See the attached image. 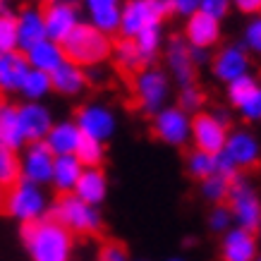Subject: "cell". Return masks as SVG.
Segmentation results:
<instances>
[{"label":"cell","instance_id":"cell-1","mask_svg":"<svg viewBox=\"0 0 261 261\" xmlns=\"http://www.w3.org/2000/svg\"><path fill=\"white\" fill-rule=\"evenodd\" d=\"M19 240L29 261H70L74 252V235L50 216L19 228Z\"/></svg>","mask_w":261,"mask_h":261},{"label":"cell","instance_id":"cell-2","mask_svg":"<svg viewBox=\"0 0 261 261\" xmlns=\"http://www.w3.org/2000/svg\"><path fill=\"white\" fill-rule=\"evenodd\" d=\"M60 46H63L67 63L77 65L82 70H91V67H101L111 60L113 39L94 29L91 24L82 22Z\"/></svg>","mask_w":261,"mask_h":261},{"label":"cell","instance_id":"cell-3","mask_svg":"<svg viewBox=\"0 0 261 261\" xmlns=\"http://www.w3.org/2000/svg\"><path fill=\"white\" fill-rule=\"evenodd\" d=\"M48 208H50V197H48L46 187L32 185L27 180L15 182L3 194V211L19 225H29V223L46 218Z\"/></svg>","mask_w":261,"mask_h":261},{"label":"cell","instance_id":"cell-4","mask_svg":"<svg viewBox=\"0 0 261 261\" xmlns=\"http://www.w3.org/2000/svg\"><path fill=\"white\" fill-rule=\"evenodd\" d=\"M48 216L60 223L70 235H98L103 230L101 208L84 204L74 194H60L56 201H50Z\"/></svg>","mask_w":261,"mask_h":261},{"label":"cell","instance_id":"cell-5","mask_svg":"<svg viewBox=\"0 0 261 261\" xmlns=\"http://www.w3.org/2000/svg\"><path fill=\"white\" fill-rule=\"evenodd\" d=\"M132 94H135V101H137V106H139V111L153 118V115H156L161 108H166L168 101H170L173 82H170L166 70L142 67L139 72H135Z\"/></svg>","mask_w":261,"mask_h":261},{"label":"cell","instance_id":"cell-6","mask_svg":"<svg viewBox=\"0 0 261 261\" xmlns=\"http://www.w3.org/2000/svg\"><path fill=\"white\" fill-rule=\"evenodd\" d=\"M230 135V113L225 108L214 111H199L192 115V149L206 151V153H221L225 139Z\"/></svg>","mask_w":261,"mask_h":261},{"label":"cell","instance_id":"cell-7","mask_svg":"<svg viewBox=\"0 0 261 261\" xmlns=\"http://www.w3.org/2000/svg\"><path fill=\"white\" fill-rule=\"evenodd\" d=\"M74 125L80 127L82 137L94 139V142L108 144L115 137L120 127V118L115 108L106 101H87L82 103L80 108L74 111Z\"/></svg>","mask_w":261,"mask_h":261},{"label":"cell","instance_id":"cell-8","mask_svg":"<svg viewBox=\"0 0 261 261\" xmlns=\"http://www.w3.org/2000/svg\"><path fill=\"white\" fill-rule=\"evenodd\" d=\"M230 216H232V225L242 230H256V223L261 218V194L254 187L252 180H247L245 175H238L230 182L228 199H225Z\"/></svg>","mask_w":261,"mask_h":261},{"label":"cell","instance_id":"cell-9","mask_svg":"<svg viewBox=\"0 0 261 261\" xmlns=\"http://www.w3.org/2000/svg\"><path fill=\"white\" fill-rule=\"evenodd\" d=\"M168 15H170V10H168L166 0H125L118 36L135 41L144 29L163 24Z\"/></svg>","mask_w":261,"mask_h":261},{"label":"cell","instance_id":"cell-10","mask_svg":"<svg viewBox=\"0 0 261 261\" xmlns=\"http://www.w3.org/2000/svg\"><path fill=\"white\" fill-rule=\"evenodd\" d=\"M151 135L166 146L185 149L192 139V115L180 111L175 103H168L151 118Z\"/></svg>","mask_w":261,"mask_h":261},{"label":"cell","instance_id":"cell-11","mask_svg":"<svg viewBox=\"0 0 261 261\" xmlns=\"http://www.w3.org/2000/svg\"><path fill=\"white\" fill-rule=\"evenodd\" d=\"M41 10H43V24H46V39L58 41V43H63L84 22L82 5L72 0H50Z\"/></svg>","mask_w":261,"mask_h":261},{"label":"cell","instance_id":"cell-12","mask_svg":"<svg viewBox=\"0 0 261 261\" xmlns=\"http://www.w3.org/2000/svg\"><path fill=\"white\" fill-rule=\"evenodd\" d=\"M225 98L245 122H261V82L245 74L225 87Z\"/></svg>","mask_w":261,"mask_h":261},{"label":"cell","instance_id":"cell-13","mask_svg":"<svg viewBox=\"0 0 261 261\" xmlns=\"http://www.w3.org/2000/svg\"><path fill=\"white\" fill-rule=\"evenodd\" d=\"M208 67H211L214 80L228 87L230 82L252 74V56L240 43H225L211 56Z\"/></svg>","mask_w":261,"mask_h":261},{"label":"cell","instance_id":"cell-14","mask_svg":"<svg viewBox=\"0 0 261 261\" xmlns=\"http://www.w3.org/2000/svg\"><path fill=\"white\" fill-rule=\"evenodd\" d=\"M53 161L56 156L46 149L43 142L27 144L19 151V177L39 187H48L50 175H53Z\"/></svg>","mask_w":261,"mask_h":261},{"label":"cell","instance_id":"cell-15","mask_svg":"<svg viewBox=\"0 0 261 261\" xmlns=\"http://www.w3.org/2000/svg\"><path fill=\"white\" fill-rule=\"evenodd\" d=\"M223 153H225V156L238 166L240 173H242V170H249V168L259 166L261 142L252 129H245V127H230V135H228V139H225Z\"/></svg>","mask_w":261,"mask_h":261},{"label":"cell","instance_id":"cell-16","mask_svg":"<svg viewBox=\"0 0 261 261\" xmlns=\"http://www.w3.org/2000/svg\"><path fill=\"white\" fill-rule=\"evenodd\" d=\"M163 60H166V72L170 82L180 87H190L197 80V67L190 58V46L182 41V36H173L163 46Z\"/></svg>","mask_w":261,"mask_h":261},{"label":"cell","instance_id":"cell-17","mask_svg":"<svg viewBox=\"0 0 261 261\" xmlns=\"http://www.w3.org/2000/svg\"><path fill=\"white\" fill-rule=\"evenodd\" d=\"M182 41L190 48H204V50H214L223 39V27L211 17L194 12L192 17L185 19L182 24Z\"/></svg>","mask_w":261,"mask_h":261},{"label":"cell","instance_id":"cell-18","mask_svg":"<svg viewBox=\"0 0 261 261\" xmlns=\"http://www.w3.org/2000/svg\"><path fill=\"white\" fill-rule=\"evenodd\" d=\"M122 3L125 0H84L82 12L84 22L91 24L106 36H118L120 32V15H122Z\"/></svg>","mask_w":261,"mask_h":261},{"label":"cell","instance_id":"cell-19","mask_svg":"<svg viewBox=\"0 0 261 261\" xmlns=\"http://www.w3.org/2000/svg\"><path fill=\"white\" fill-rule=\"evenodd\" d=\"M261 252V245L252 230L232 228L221 235V245H218V256L221 261H254Z\"/></svg>","mask_w":261,"mask_h":261},{"label":"cell","instance_id":"cell-20","mask_svg":"<svg viewBox=\"0 0 261 261\" xmlns=\"http://www.w3.org/2000/svg\"><path fill=\"white\" fill-rule=\"evenodd\" d=\"M17 115H19V122H22V132L27 144L34 142H43L46 135L50 132V127L56 122L53 118V111L48 108L46 103H17Z\"/></svg>","mask_w":261,"mask_h":261},{"label":"cell","instance_id":"cell-21","mask_svg":"<svg viewBox=\"0 0 261 261\" xmlns=\"http://www.w3.org/2000/svg\"><path fill=\"white\" fill-rule=\"evenodd\" d=\"M17 19V48L19 53H27L32 46L46 39V24H43V10L39 5H24L15 12Z\"/></svg>","mask_w":261,"mask_h":261},{"label":"cell","instance_id":"cell-22","mask_svg":"<svg viewBox=\"0 0 261 261\" xmlns=\"http://www.w3.org/2000/svg\"><path fill=\"white\" fill-rule=\"evenodd\" d=\"M108 192H111V180H108V173L103 168H84L77 187H74V197L82 199L84 204L96 206L101 208L108 199Z\"/></svg>","mask_w":261,"mask_h":261},{"label":"cell","instance_id":"cell-23","mask_svg":"<svg viewBox=\"0 0 261 261\" xmlns=\"http://www.w3.org/2000/svg\"><path fill=\"white\" fill-rule=\"evenodd\" d=\"M50 87H53V94H58V96L80 98L89 89V72L65 60V63L50 74Z\"/></svg>","mask_w":261,"mask_h":261},{"label":"cell","instance_id":"cell-24","mask_svg":"<svg viewBox=\"0 0 261 261\" xmlns=\"http://www.w3.org/2000/svg\"><path fill=\"white\" fill-rule=\"evenodd\" d=\"M80 142H82V132H80V127L74 125L72 118L56 120L53 127H50V132H48L46 139H43L46 149L50 151L53 156H74Z\"/></svg>","mask_w":261,"mask_h":261},{"label":"cell","instance_id":"cell-25","mask_svg":"<svg viewBox=\"0 0 261 261\" xmlns=\"http://www.w3.org/2000/svg\"><path fill=\"white\" fill-rule=\"evenodd\" d=\"M27 63H29V70H39L43 74H53V72L65 63V53H63V46L58 41H50V39H43L41 43L32 46L27 53Z\"/></svg>","mask_w":261,"mask_h":261},{"label":"cell","instance_id":"cell-26","mask_svg":"<svg viewBox=\"0 0 261 261\" xmlns=\"http://www.w3.org/2000/svg\"><path fill=\"white\" fill-rule=\"evenodd\" d=\"M0 146L15 151V153H19L27 146L22 122L17 115V103L0 101Z\"/></svg>","mask_w":261,"mask_h":261},{"label":"cell","instance_id":"cell-27","mask_svg":"<svg viewBox=\"0 0 261 261\" xmlns=\"http://www.w3.org/2000/svg\"><path fill=\"white\" fill-rule=\"evenodd\" d=\"M29 72V63L24 53H0V94H17L24 74Z\"/></svg>","mask_w":261,"mask_h":261},{"label":"cell","instance_id":"cell-28","mask_svg":"<svg viewBox=\"0 0 261 261\" xmlns=\"http://www.w3.org/2000/svg\"><path fill=\"white\" fill-rule=\"evenodd\" d=\"M84 168L74 156H56L53 161V175H50V187L60 194H72L77 182H80Z\"/></svg>","mask_w":261,"mask_h":261},{"label":"cell","instance_id":"cell-29","mask_svg":"<svg viewBox=\"0 0 261 261\" xmlns=\"http://www.w3.org/2000/svg\"><path fill=\"white\" fill-rule=\"evenodd\" d=\"M17 94L22 96V101H27V103H46V98L53 94L50 74H43L39 70H29L24 74Z\"/></svg>","mask_w":261,"mask_h":261},{"label":"cell","instance_id":"cell-30","mask_svg":"<svg viewBox=\"0 0 261 261\" xmlns=\"http://www.w3.org/2000/svg\"><path fill=\"white\" fill-rule=\"evenodd\" d=\"M111 60H115L120 70L127 72H139L144 67V60L139 56V48L132 39H113V50H111Z\"/></svg>","mask_w":261,"mask_h":261},{"label":"cell","instance_id":"cell-31","mask_svg":"<svg viewBox=\"0 0 261 261\" xmlns=\"http://www.w3.org/2000/svg\"><path fill=\"white\" fill-rule=\"evenodd\" d=\"M135 43H137V48H139V56H142L144 65H146V67H151V63H153V60H156V58L163 53V46H166L163 24L144 29V32L135 39Z\"/></svg>","mask_w":261,"mask_h":261},{"label":"cell","instance_id":"cell-32","mask_svg":"<svg viewBox=\"0 0 261 261\" xmlns=\"http://www.w3.org/2000/svg\"><path fill=\"white\" fill-rule=\"evenodd\" d=\"M185 173L197 182L211 177L216 173V156L199 149H190L185 153Z\"/></svg>","mask_w":261,"mask_h":261},{"label":"cell","instance_id":"cell-33","mask_svg":"<svg viewBox=\"0 0 261 261\" xmlns=\"http://www.w3.org/2000/svg\"><path fill=\"white\" fill-rule=\"evenodd\" d=\"M74 159L82 163V168H103V163H106V144L82 137L80 146L74 151Z\"/></svg>","mask_w":261,"mask_h":261},{"label":"cell","instance_id":"cell-34","mask_svg":"<svg viewBox=\"0 0 261 261\" xmlns=\"http://www.w3.org/2000/svg\"><path fill=\"white\" fill-rule=\"evenodd\" d=\"M228 190H230V180H225V177H221V175H216V173L199 182V197L204 199V201H208L211 206L225 204Z\"/></svg>","mask_w":261,"mask_h":261},{"label":"cell","instance_id":"cell-35","mask_svg":"<svg viewBox=\"0 0 261 261\" xmlns=\"http://www.w3.org/2000/svg\"><path fill=\"white\" fill-rule=\"evenodd\" d=\"M19 180V153L0 146V190H10Z\"/></svg>","mask_w":261,"mask_h":261},{"label":"cell","instance_id":"cell-36","mask_svg":"<svg viewBox=\"0 0 261 261\" xmlns=\"http://www.w3.org/2000/svg\"><path fill=\"white\" fill-rule=\"evenodd\" d=\"M204 103H206V96L197 84L177 89V101H175V106H177L180 111H185L187 115H197L199 111H204Z\"/></svg>","mask_w":261,"mask_h":261},{"label":"cell","instance_id":"cell-37","mask_svg":"<svg viewBox=\"0 0 261 261\" xmlns=\"http://www.w3.org/2000/svg\"><path fill=\"white\" fill-rule=\"evenodd\" d=\"M240 46L245 48L249 56H261V15L247 19V24L242 27Z\"/></svg>","mask_w":261,"mask_h":261},{"label":"cell","instance_id":"cell-38","mask_svg":"<svg viewBox=\"0 0 261 261\" xmlns=\"http://www.w3.org/2000/svg\"><path fill=\"white\" fill-rule=\"evenodd\" d=\"M206 228L211 230L214 235H225L232 228V216H230L228 206L225 204H216L208 208L206 214Z\"/></svg>","mask_w":261,"mask_h":261},{"label":"cell","instance_id":"cell-39","mask_svg":"<svg viewBox=\"0 0 261 261\" xmlns=\"http://www.w3.org/2000/svg\"><path fill=\"white\" fill-rule=\"evenodd\" d=\"M17 48V19L15 12L0 15V53H12Z\"/></svg>","mask_w":261,"mask_h":261},{"label":"cell","instance_id":"cell-40","mask_svg":"<svg viewBox=\"0 0 261 261\" xmlns=\"http://www.w3.org/2000/svg\"><path fill=\"white\" fill-rule=\"evenodd\" d=\"M230 10H232L230 0H201V5H199V12L216 19V22H223L230 15Z\"/></svg>","mask_w":261,"mask_h":261},{"label":"cell","instance_id":"cell-41","mask_svg":"<svg viewBox=\"0 0 261 261\" xmlns=\"http://www.w3.org/2000/svg\"><path fill=\"white\" fill-rule=\"evenodd\" d=\"M96 261H132V259H129V252H127L125 245H120V242H106L98 249V259Z\"/></svg>","mask_w":261,"mask_h":261},{"label":"cell","instance_id":"cell-42","mask_svg":"<svg viewBox=\"0 0 261 261\" xmlns=\"http://www.w3.org/2000/svg\"><path fill=\"white\" fill-rule=\"evenodd\" d=\"M166 3L170 15L182 17V19H187L194 12H199V5H201V0H166Z\"/></svg>","mask_w":261,"mask_h":261},{"label":"cell","instance_id":"cell-43","mask_svg":"<svg viewBox=\"0 0 261 261\" xmlns=\"http://www.w3.org/2000/svg\"><path fill=\"white\" fill-rule=\"evenodd\" d=\"M216 175H221V177H225V180L232 182L238 175H242V173H240L238 166H235V163H232V161L221 151V153H216Z\"/></svg>","mask_w":261,"mask_h":261},{"label":"cell","instance_id":"cell-44","mask_svg":"<svg viewBox=\"0 0 261 261\" xmlns=\"http://www.w3.org/2000/svg\"><path fill=\"white\" fill-rule=\"evenodd\" d=\"M230 5L249 17H259L261 15V0H230Z\"/></svg>","mask_w":261,"mask_h":261},{"label":"cell","instance_id":"cell-45","mask_svg":"<svg viewBox=\"0 0 261 261\" xmlns=\"http://www.w3.org/2000/svg\"><path fill=\"white\" fill-rule=\"evenodd\" d=\"M211 50H204V48H190V58H192V63H194V67H204V65L211 63Z\"/></svg>","mask_w":261,"mask_h":261},{"label":"cell","instance_id":"cell-46","mask_svg":"<svg viewBox=\"0 0 261 261\" xmlns=\"http://www.w3.org/2000/svg\"><path fill=\"white\" fill-rule=\"evenodd\" d=\"M12 12V0H0V15Z\"/></svg>","mask_w":261,"mask_h":261},{"label":"cell","instance_id":"cell-47","mask_svg":"<svg viewBox=\"0 0 261 261\" xmlns=\"http://www.w3.org/2000/svg\"><path fill=\"white\" fill-rule=\"evenodd\" d=\"M254 235H256V240H259V245H261V218H259V223H256V230H254Z\"/></svg>","mask_w":261,"mask_h":261},{"label":"cell","instance_id":"cell-48","mask_svg":"<svg viewBox=\"0 0 261 261\" xmlns=\"http://www.w3.org/2000/svg\"><path fill=\"white\" fill-rule=\"evenodd\" d=\"M46 3H50V0H32V5H39V8L41 5H46Z\"/></svg>","mask_w":261,"mask_h":261},{"label":"cell","instance_id":"cell-49","mask_svg":"<svg viewBox=\"0 0 261 261\" xmlns=\"http://www.w3.org/2000/svg\"><path fill=\"white\" fill-rule=\"evenodd\" d=\"M166 261H187V259H185V256H168Z\"/></svg>","mask_w":261,"mask_h":261},{"label":"cell","instance_id":"cell-50","mask_svg":"<svg viewBox=\"0 0 261 261\" xmlns=\"http://www.w3.org/2000/svg\"><path fill=\"white\" fill-rule=\"evenodd\" d=\"M3 194H5V192L0 190V208H3Z\"/></svg>","mask_w":261,"mask_h":261},{"label":"cell","instance_id":"cell-51","mask_svg":"<svg viewBox=\"0 0 261 261\" xmlns=\"http://www.w3.org/2000/svg\"><path fill=\"white\" fill-rule=\"evenodd\" d=\"M72 3H80V5H82V3H84V0H72Z\"/></svg>","mask_w":261,"mask_h":261},{"label":"cell","instance_id":"cell-52","mask_svg":"<svg viewBox=\"0 0 261 261\" xmlns=\"http://www.w3.org/2000/svg\"><path fill=\"white\" fill-rule=\"evenodd\" d=\"M254 261H261V252H259V256H256V259H254Z\"/></svg>","mask_w":261,"mask_h":261},{"label":"cell","instance_id":"cell-53","mask_svg":"<svg viewBox=\"0 0 261 261\" xmlns=\"http://www.w3.org/2000/svg\"><path fill=\"white\" fill-rule=\"evenodd\" d=\"M132 261H149V259H132Z\"/></svg>","mask_w":261,"mask_h":261},{"label":"cell","instance_id":"cell-54","mask_svg":"<svg viewBox=\"0 0 261 261\" xmlns=\"http://www.w3.org/2000/svg\"><path fill=\"white\" fill-rule=\"evenodd\" d=\"M0 101H3V94H0Z\"/></svg>","mask_w":261,"mask_h":261}]
</instances>
